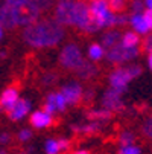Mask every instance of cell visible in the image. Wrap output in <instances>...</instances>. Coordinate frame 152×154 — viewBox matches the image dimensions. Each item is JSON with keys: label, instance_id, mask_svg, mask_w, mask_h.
Masks as SVG:
<instances>
[{"label": "cell", "instance_id": "6da1fadb", "mask_svg": "<svg viewBox=\"0 0 152 154\" xmlns=\"http://www.w3.org/2000/svg\"><path fill=\"white\" fill-rule=\"evenodd\" d=\"M66 31L55 18L38 20L23 31V41L35 49L55 48L64 40Z\"/></svg>", "mask_w": 152, "mask_h": 154}, {"label": "cell", "instance_id": "7a4b0ae2", "mask_svg": "<svg viewBox=\"0 0 152 154\" xmlns=\"http://www.w3.org/2000/svg\"><path fill=\"white\" fill-rule=\"evenodd\" d=\"M142 75V66L139 64H131L128 67H117L110 73V89L119 92L123 95L128 89L129 81H133L134 78Z\"/></svg>", "mask_w": 152, "mask_h": 154}, {"label": "cell", "instance_id": "3957f363", "mask_svg": "<svg viewBox=\"0 0 152 154\" xmlns=\"http://www.w3.org/2000/svg\"><path fill=\"white\" fill-rule=\"evenodd\" d=\"M11 8H12L15 21H17V26L28 28L32 23L38 21L40 15H41V11L37 6H34L32 3H29V2H17V3H12Z\"/></svg>", "mask_w": 152, "mask_h": 154}, {"label": "cell", "instance_id": "277c9868", "mask_svg": "<svg viewBox=\"0 0 152 154\" xmlns=\"http://www.w3.org/2000/svg\"><path fill=\"white\" fill-rule=\"evenodd\" d=\"M91 18L97 23V26L102 28H111L116 25V14L111 12L108 8L106 0H91V5L88 6Z\"/></svg>", "mask_w": 152, "mask_h": 154}, {"label": "cell", "instance_id": "5b68a950", "mask_svg": "<svg viewBox=\"0 0 152 154\" xmlns=\"http://www.w3.org/2000/svg\"><path fill=\"white\" fill-rule=\"evenodd\" d=\"M84 63H85V60H84L82 52L76 43H67L62 48V51L59 54V64L62 69L76 72Z\"/></svg>", "mask_w": 152, "mask_h": 154}, {"label": "cell", "instance_id": "8992f818", "mask_svg": "<svg viewBox=\"0 0 152 154\" xmlns=\"http://www.w3.org/2000/svg\"><path fill=\"white\" fill-rule=\"evenodd\" d=\"M139 55H140V48H125L120 43L113 46V48H110V49H106V52H105L108 63L116 64V66H120V64L128 63V61H133Z\"/></svg>", "mask_w": 152, "mask_h": 154}, {"label": "cell", "instance_id": "52a82bcc", "mask_svg": "<svg viewBox=\"0 0 152 154\" xmlns=\"http://www.w3.org/2000/svg\"><path fill=\"white\" fill-rule=\"evenodd\" d=\"M76 0H58L55 5V20L61 26H73V9Z\"/></svg>", "mask_w": 152, "mask_h": 154}, {"label": "cell", "instance_id": "ba28073f", "mask_svg": "<svg viewBox=\"0 0 152 154\" xmlns=\"http://www.w3.org/2000/svg\"><path fill=\"white\" fill-rule=\"evenodd\" d=\"M102 108L108 110L111 113H117V112H122L125 108V104H123V99H122V95L113 89H106L105 93L102 95Z\"/></svg>", "mask_w": 152, "mask_h": 154}, {"label": "cell", "instance_id": "9c48e42d", "mask_svg": "<svg viewBox=\"0 0 152 154\" xmlns=\"http://www.w3.org/2000/svg\"><path fill=\"white\" fill-rule=\"evenodd\" d=\"M82 92H84L82 85L79 82H76V81L66 84L61 89V95L64 96L67 105H76V104H79L82 101Z\"/></svg>", "mask_w": 152, "mask_h": 154}, {"label": "cell", "instance_id": "30bf717a", "mask_svg": "<svg viewBox=\"0 0 152 154\" xmlns=\"http://www.w3.org/2000/svg\"><path fill=\"white\" fill-rule=\"evenodd\" d=\"M31 101L28 99H18L9 110H8V118L11 121H20V119H23L29 112H31Z\"/></svg>", "mask_w": 152, "mask_h": 154}, {"label": "cell", "instance_id": "8fae6325", "mask_svg": "<svg viewBox=\"0 0 152 154\" xmlns=\"http://www.w3.org/2000/svg\"><path fill=\"white\" fill-rule=\"evenodd\" d=\"M0 26L3 29H8V31H12L17 26V21H15V17H14V12H12V8L11 5L5 3L2 8H0Z\"/></svg>", "mask_w": 152, "mask_h": 154}, {"label": "cell", "instance_id": "7c38bea8", "mask_svg": "<svg viewBox=\"0 0 152 154\" xmlns=\"http://www.w3.org/2000/svg\"><path fill=\"white\" fill-rule=\"evenodd\" d=\"M31 125L34 128H49L50 125H53V116H50L49 113H46L44 110H38L31 115Z\"/></svg>", "mask_w": 152, "mask_h": 154}, {"label": "cell", "instance_id": "4fadbf2b", "mask_svg": "<svg viewBox=\"0 0 152 154\" xmlns=\"http://www.w3.org/2000/svg\"><path fill=\"white\" fill-rule=\"evenodd\" d=\"M18 89L17 87H8V89L3 90L2 96H0V105H2V110H8L18 101Z\"/></svg>", "mask_w": 152, "mask_h": 154}, {"label": "cell", "instance_id": "5bb4252c", "mask_svg": "<svg viewBox=\"0 0 152 154\" xmlns=\"http://www.w3.org/2000/svg\"><path fill=\"white\" fill-rule=\"evenodd\" d=\"M128 23L131 25L133 31L137 32L139 35H143L145 37V35L149 34V29L146 26V21L143 18V12L142 14H131V15H129V21H128Z\"/></svg>", "mask_w": 152, "mask_h": 154}, {"label": "cell", "instance_id": "9a60e30c", "mask_svg": "<svg viewBox=\"0 0 152 154\" xmlns=\"http://www.w3.org/2000/svg\"><path fill=\"white\" fill-rule=\"evenodd\" d=\"M100 128H102V124L94 122V121H91L90 124H75V125H72V130L75 133H79V134H84V136L96 134L100 131Z\"/></svg>", "mask_w": 152, "mask_h": 154}, {"label": "cell", "instance_id": "2e32d148", "mask_svg": "<svg viewBox=\"0 0 152 154\" xmlns=\"http://www.w3.org/2000/svg\"><path fill=\"white\" fill-rule=\"evenodd\" d=\"M97 72H99V69H97V66H96V64H93L91 61H85V63L81 66V67H79L75 73H76V76H78V78H81V79L87 81V79L94 78V76L97 75Z\"/></svg>", "mask_w": 152, "mask_h": 154}, {"label": "cell", "instance_id": "e0dca14e", "mask_svg": "<svg viewBox=\"0 0 152 154\" xmlns=\"http://www.w3.org/2000/svg\"><path fill=\"white\" fill-rule=\"evenodd\" d=\"M120 38H122V34L117 31V29H110L108 32H105L102 35V43H100V46L106 51V49H110L116 45H119L120 43Z\"/></svg>", "mask_w": 152, "mask_h": 154}, {"label": "cell", "instance_id": "ac0fdd59", "mask_svg": "<svg viewBox=\"0 0 152 154\" xmlns=\"http://www.w3.org/2000/svg\"><path fill=\"white\" fill-rule=\"evenodd\" d=\"M87 119H90V121H94V122H108L111 118H113V113L111 112H108V110L105 108H91L87 112Z\"/></svg>", "mask_w": 152, "mask_h": 154}, {"label": "cell", "instance_id": "d6986e66", "mask_svg": "<svg viewBox=\"0 0 152 154\" xmlns=\"http://www.w3.org/2000/svg\"><path fill=\"white\" fill-rule=\"evenodd\" d=\"M120 45L125 48H140V45H142L140 35L134 31H126L125 34H122Z\"/></svg>", "mask_w": 152, "mask_h": 154}, {"label": "cell", "instance_id": "ffe728a7", "mask_svg": "<svg viewBox=\"0 0 152 154\" xmlns=\"http://www.w3.org/2000/svg\"><path fill=\"white\" fill-rule=\"evenodd\" d=\"M44 112L49 113L50 116H53L55 113H58V104H56V92H52L46 96L44 101Z\"/></svg>", "mask_w": 152, "mask_h": 154}, {"label": "cell", "instance_id": "44dd1931", "mask_svg": "<svg viewBox=\"0 0 152 154\" xmlns=\"http://www.w3.org/2000/svg\"><path fill=\"white\" fill-rule=\"evenodd\" d=\"M105 57V49L100 46V45H97V43H93V45H90V48H88V58L91 60V61H99V60H102Z\"/></svg>", "mask_w": 152, "mask_h": 154}, {"label": "cell", "instance_id": "7402d4cb", "mask_svg": "<svg viewBox=\"0 0 152 154\" xmlns=\"http://www.w3.org/2000/svg\"><path fill=\"white\" fill-rule=\"evenodd\" d=\"M108 2V8L111 9V12H117V14H120V12H123L125 9H126V0H106Z\"/></svg>", "mask_w": 152, "mask_h": 154}, {"label": "cell", "instance_id": "603a6c76", "mask_svg": "<svg viewBox=\"0 0 152 154\" xmlns=\"http://www.w3.org/2000/svg\"><path fill=\"white\" fill-rule=\"evenodd\" d=\"M119 143H120V146L136 143V134L133 133V131H122V133L119 134Z\"/></svg>", "mask_w": 152, "mask_h": 154}, {"label": "cell", "instance_id": "cb8c5ba5", "mask_svg": "<svg viewBox=\"0 0 152 154\" xmlns=\"http://www.w3.org/2000/svg\"><path fill=\"white\" fill-rule=\"evenodd\" d=\"M58 73L53 72V70H47L46 73H43L41 76V84L43 85H53L56 81H58Z\"/></svg>", "mask_w": 152, "mask_h": 154}, {"label": "cell", "instance_id": "d4e9b609", "mask_svg": "<svg viewBox=\"0 0 152 154\" xmlns=\"http://www.w3.org/2000/svg\"><path fill=\"white\" fill-rule=\"evenodd\" d=\"M26 2L32 3L34 6H37L43 12V11H49L52 8V5L55 3V0H26Z\"/></svg>", "mask_w": 152, "mask_h": 154}, {"label": "cell", "instance_id": "484cf974", "mask_svg": "<svg viewBox=\"0 0 152 154\" xmlns=\"http://www.w3.org/2000/svg\"><path fill=\"white\" fill-rule=\"evenodd\" d=\"M117 154H142V148L136 143L133 145H123L119 148Z\"/></svg>", "mask_w": 152, "mask_h": 154}, {"label": "cell", "instance_id": "4316f807", "mask_svg": "<svg viewBox=\"0 0 152 154\" xmlns=\"http://www.w3.org/2000/svg\"><path fill=\"white\" fill-rule=\"evenodd\" d=\"M142 131H143V134H145L148 139L152 140V113L145 119V122H143V125H142Z\"/></svg>", "mask_w": 152, "mask_h": 154}, {"label": "cell", "instance_id": "83f0119b", "mask_svg": "<svg viewBox=\"0 0 152 154\" xmlns=\"http://www.w3.org/2000/svg\"><path fill=\"white\" fill-rule=\"evenodd\" d=\"M59 143L56 139L46 140V154H59Z\"/></svg>", "mask_w": 152, "mask_h": 154}, {"label": "cell", "instance_id": "f1b7e54d", "mask_svg": "<svg viewBox=\"0 0 152 154\" xmlns=\"http://www.w3.org/2000/svg\"><path fill=\"white\" fill-rule=\"evenodd\" d=\"M129 8H131L133 14H142L145 11V3L142 2V0H131Z\"/></svg>", "mask_w": 152, "mask_h": 154}, {"label": "cell", "instance_id": "f546056e", "mask_svg": "<svg viewBox=\"0 0 152 154\" xmlns=\"http://www.w3.org/2000/svg\"><path fill=\"white\" fill-rule=\"evenodd\" d=\"M94 96H96L94 89H87V90L82 92V101H81V102H84V104H91L93 99H94Z\"/></svg>", "mask_w": 152, "mask_h": 154}, {"label": "cell", "instance_id": "4dcf8cb0", "mask_svg": "<svg viewBox=\"0 0 152 154\" xmlns=\"http://www.w3.org/2000/svg\"><path fill=\"white\" fill-rule=\"evenodd\" d=\"M31 137H32V130L23 128V130L18 133V140H20V142H28Z\"/></svg>", "mask_w": 152, "mask_h": 154}, {"label": "cell", "instance_id": "1f68e13d", "mask_svg": "<svg viewBox=\"0 0 152 154\" xmlns=\"http://www.w3.org/2000/svg\"><path fill=\"white\" fill-rule=\"evenodd\" d=\"M143 49H145L148 54H152V34L145 35V40H143Z\"/></svg>", "mask_w": 152, "mask_h": 154}, {"label": "cell", "instance_id": "d6a6232c", "mask_svg": "<svg viewBox=\"0 0 152 154\" xmlns=\"http://www.w3.org/2000/svg\"><path fill=\"white\" fill-rule=\"evenodd\" d=\"M143 18L146 21V26L149 29V32L152 31V9H145L143 11Z\"/></svg>", "mask_w": 152, "mask_h": 154}, {"label": "cell", "instance_id": "836d02e7", "mask_svg": "<svg viewBox=\"0 0 152 154\" xmlns=\"http://www.w3.org/2000/svg\"><path fill=\"white\" fill-rule=\"evenodd\" d=\"M58 143H59V151H69L72 146V142L69 139H58Z\"/></svg>", "mask_w": 152, "mask_h": 154}, {"label": "cell", "instance_id": "e575fe53", "mask_svg": "<svg viewBox=\"0 0 152 154\" xmlns=\"http://www.w3.org/2000/svg\"><path fill=\"white\" fill-rule=\"evenodd\" d=\"M129 21V15H126V14H119V15H116V25H120V26H123V25H126Z\"/></svg>", "mask_w": 152, "mask_h": 154}, {"label": "cell", "instance_id": "d590c367", "mask_svg": "<svg viewBox=\"0 0 152 154\" xmlns=\"http://www.w3.org/2000/svg\"><path fill=\"white\" fill-rule=\"evenodd\" d=\"M9 142H11V134L9 133H2L0 134V143L2 145H6Z\"/></svg>", "mask_w": 152, "mask_h": 154}, {"label": "cell", "instance_id": "8d00e7d4", "mask_svg": "<svg viewBox=\"0 0 152 154\" xmlns=\"http://www.w3.org/2000/svg\"><path fill=\"white\" fill-rule=\"evenodd\" d=\"M143 3H145V8L146 9H152V0H145Z\"/></svg>", "mask_w": 152, "mask_h": 154}, {"label": "cell", "instance_id": "74e56055", "mask_svg": "<svg viewBox=\"0 0 152 154\" xmlns=\"http://www.w3.org/2000/svg\"><path fill=\"white\" fill-rule=\"evenodd\" d=\"M148 66H149V69L152 70V54H148Z\"/></svg>", "mask_w": 152, "mask_h": 154}, {"label": "cell", "instance_id": "f35d334b", "mask_svg": "<svg viewBox=\"0 0 152 154\" xmlns=\"http://www.w3.org/2000/svg\"><path fill=\"white\" fill-rule=\"evenodd\" d=\"M17 2H26V0H5V3H9V5L17 3Z\"/></svg>", "mask_w": 152, "mask_h": 154}, {"label": "cell", "instance_id": "ab89813d", "mask_svg": "<svg viewBox=\"0 0 152 154\" xmlns=\"http://www.w3.org/2000/svg\"><path fill=\"white\" fill-rule=\"evenodd\" d=\"M73 154H88V151H85V149H79V151H75Z\"/></svg>", "mask_w": 152, "mask_h": 154}, {"label": "cell", "instance_id": "60d3db41", "mask_svg": "<svg viewBox=\"0 0 152 154\" xmlns=\"http://www.w3.org/2000/svg\"><path fill=\"white\" fill-rule=\"evenodd\" d=\"M2 38H3V28L0 26V40H2Z\"/></svg>", "mask_w": 152, "mask_h": 154}, {"label": "cell", "instance_id": "b9f144b4", "mask_svg": "<svg viewBox=\"0 0 152 154\" xmlns=\"http://www.w3.org/2000/svg\"><path fill=\"white\" fill-rule=\"evenodd\" d=\"M3 5H5V0H0V8H2Z\"/></svg>", "mask_w": 152, "mask_h": 154}, {"label": "cell", "instance_id": "7bdbcfd3", "mask_svg": "<svg viewBox=\"0 0 152 154\" xmlns=\"http://www.w3.org/2000/svg\"><path fill=\"white\" fill-rule=\"evenodd\" d=\"M0 154H8V152H6L5 149H0Z\"/></svg>", "mask_w": 152, "mask_h": 154}, {"label": "cell", "instance_id": "ee69618b", "mask_svg": "<svg viewBox=\"0 0 152 154\" xmlns=\"http://www.w3.org/2000/svg\"><path fill=\"white\" fill-rule=\"evenodd\" d=\"M18 154H28V152H25V151H23V152H18Z\"/></svg>", "mask_w": 152, "mask_h": 154}, {"label": "cell", "instance_id": "f6af8a7d", "mask_svg": "<svg viewBox=\"0 0 152 154\" xmlns=\"http://www.w3.org/2000/svg\"><path fill=\"white\" fill-rule=\"evenodd\" d=\"M0 112H2V105H0Z\"/></svg>", "mask_w": 152, "mask_h": 154}, {"label": "cell", "instance_id": "bcb514c9", "mask_svg": "<svg viewBox=\"0 0 152 154\" xmlns=\"http://www.w3.org/2000/svg\"><path fill=\"white\" fill-rule=\"evenodd\" d=\"M81 2H85V0H81Z\"/></svg>", "mask_w": 152, "mask_h": 154}]
</instances>
